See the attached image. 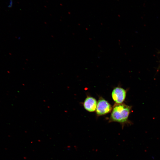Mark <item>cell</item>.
Listing matches in <instances>:
<instances>
[{
	"label": "cell",
	"mask_w": 160,
	"mask_h": 160,
	"mask_svg": "<svg viewBox=\"0 0 160 160\" xmlns=\"http://www.w3.org/2000/svg\"><path fill=\"white\" fill-rule=\"evenodd\" d=\"M131 107L123 103H116L114 105L109 121L122 124L127 123L131 112Z\"/></svg>",
	"instance_id": "cell-1"
},
{
	"label": "cell",
	"mask_w": 160,
	"mask_h": 160,
	"mask_svg": "<svg viewBox=\"0 0 160 160\" xmlns=\"http://www.w3.org/2000/svg\"><path fill=\"white\" fill-rule=\"evenodd\" d=\"M112 107L110 103L103 98L100 97L97 102L96 113L98 116L104 115L110 112Z\"/></svg>",
	"instance_id": "cell-2"
},
{
	"label": "cell",
	"mask_w": 160,
	"mask_h": 160,
	"mask_svg": "<svg viewBox=\"0 0 160 160\" xmlns=\"http://www.w3.org/2000/svg\"><path fill=\"white\" fill-rule=\"evenodd\" d=\"M126 92L123 88L116 87L113 90L111 96L113 100L116 103H122L125 99Z\"/></svg>",
	"instance_id": "cell-3"
},
{
	"label": "cell",
	"mask_w": 160,
	"mask_h": 160,
	"mask_svg": "<svg viewBox=\"0 0 160 160\" xmlns=\"http://www.w3.org/2000/svg\"><path fill=\"white\" fill-rule=\"evenodd\" d=\"M97 102L96 100L92 97H87L83 103L84 108L90 112L95 111L96 110Z\"/></svg>",
	"instance_id": "cell-4"
}]
</instances>
